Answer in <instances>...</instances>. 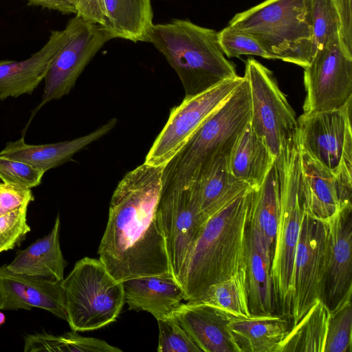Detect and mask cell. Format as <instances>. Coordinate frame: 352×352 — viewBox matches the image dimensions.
Masks as SVG:
<instances>
[{
	"label": "cell",
	"instance_id": "9",
	"mask_svg": "<svg viewBox=\"0 0 352 352\" xmlns=\"http://www.w3.org/2000/svg\"><path fill=\"white\" fill-rule=\"evenodd\" d=\"M352 100L340 109L303 113L298 119L300 151L352 184Z\"/></svg>",
	"mask_w": 352,
	"mask_h": 352
},
{
	"label": "cell",
	"instance_id": "10",
	"mask_svg": "<svg viewBox=\"0 0 352 352\" xmlns=\"http://www.w3.org/2000/svg\"><path fill=\"white\" fill-rule=\"evenodd\" d=\"M243 79L244 76H237L199 94L185 96L171 109L144 162L155 166H166Z\"/></svg>",
	"mask_w": 352,
	"mask_h": 352
},
{
	"label": "cell",
	"instance_id": "5",
	"mask_svg": "<svg viewBox=\"0 0 352 352\" xmlns=\"http://www.w3.org/2000/svg\"><path fill=\"white\" fill-rule=\"evenodd\" d=\"M310 0H266L229 22L252 36L272 59L307 67L313 58Z\"/></svg>",
	"mask_w": 352,
	"mask_h": 352
},
{
	"label": "cell",
	"instance_id": "23",
	"mask_svg": "<svg viewBox=\"0 0 352 352\" xmlns=\"http://www.w3.org/2000/svg\"><path fill=\"white\" fill-rule=\"evenodd\" d=\"M271 263L272 256L266 251L260 234L249 222L244 267L251 316L274 314Z\"/></svg>",
	"mask_w": 352,
	"mask_h": 352
},
{
	"label": "cell",
	"instance_id": "4",
	"mask_svg": "<svg viewBox=\"0 0 352 352\" xmlns=\"http://www.w3.org/2000/svg\"><path fill=\"white\" fill-rule=\"evenodd\" d=\"M250 116V87L244 76L230 96L164 166L162 190L188 187L212 162L229 157Z\"/></svg>",
	"mask_w": 352,
	"mask_h": 352
},
{
	"label": "cell",
	"instance_id": "3",
	"mask_svg": "<svg viewBox=\"0 0 352 352\" xmlns=\"http://www.w3.org/2000/svg\"><path fill=\"white\" fill-rule=\"evenodd\" d=\"M148 42L178 75L185 96L202 93L238 75L224 56L218 32L186 19L153 24Z\"/></svg>",
	"mask_w": 352,
	"mask_h": 352
},
{
	"label": "cell",
	"instance_id": "13",
	"mask_svg": "<svg viewBox=\"0 0 352 352\" xmlns=\"http://www.w3.org/2000/svg\"><path fill=\"white\" fill-rule=\"evenodd\" d=\"M327 234V222L304 211L293 265L291 327L320 299Z\"/></svg>",
	"mask_w": 352,
	"mask_h": 352
},
{
	"label": "cell",
	"instance_id": "32",
	"mask_svg": "<svg viewBox=\"0 0 352 352\" xmlns=\"http://www.w3.org/2000/svg\"><path fill=\"white\" fill-rule=\"evenodd\" d=\"M352 351L351 296L330 311L323 352Z\"/></svg>",
	"mask_w": 352,
	"mask_h": 352
},
{
	"label": "cell",
	"instance_id": "15",
	"mask_svg": "<svg viewBox=\"0 0 352 352\" xmlns=\"http://www.w3.org/2000/svg\"><path fill=\"white\" fill-rule=\"evenodd\" d=\"M326 222L320 299L331 311L352 295V204L342 208Z\"/></svg>",
	"mask_w": 352,
	"mask_h": 352
},
{
	"label": "cell",
	"instance_id": "34",
	"mask_svg": "<svg viewBox=\"0 0 352 352\" xmlns=\"http://www.w3.org/2000/svg\"><path fill=\"white\" fill-rule=\"evenodd\" d=\"M157 320L159 327L158 352H202L173 315Z\"/></svg>",
	"mask_w": 352,
	"mask_h": 352
},
{
	"label": "cell",
	"instance_id": "33",
	"mask_svg": "<svg viewBox=\"0 0 352 352\" xmlns=\"http://www.w3.org/2000/svg\"><path fill=\"white\" fill-rule=\"evenodd\" d=\"M309 12L314 57L318 50L339 34L340 21L333 0H310Z\"/></svg>",
	"mask_w": 352,
	"mask_h": 352
},
{
	"label": "cell",
	"instance_id": "35",
	"mask_svg": "<svg viewBox=\"0 0 352 352\" xmlns=\"http://www.w3.org/2000/svg\"><path fill=\"white\" fill-rule=\"evenodd\" d=\"M45 173L23 161L0 155V179L24 188L38 186Z\"/></svg>",
	"mask_w": 352,
	"mask_h": 352
},
{
	"label": "cell",
	"instance_id": "31",
	"mask_svg": "<svg viewBox=\"0 0 352 352\" xmlns=\"http://www.w3.org/2000/svg\"><path fill=\"white\" fill-rule=\"evenodd\" d=\"M199 300L211 305L235 318L250 317L245 267L226 280L211 285Z\"/></svg>",
	"mask_w": 352,
	"mask_h": 352
},
{
	"label": "cell",
	"instance_id": "36",
	"mask_svg": "<svg viewBox=\"0 0 352 352\" xmlns=\"http://www.w3.org/2000/svg\"><path fill=\"white\" fill-rule=\"evenodd\" d=\"M218 35L221 48L228 58L254 55L272 59L256 39L235 28L228 25L218 32Z\"/></svg>",
	"mask_w": 352,
	"mask_h": 352
},
{
	"label": "cell",
	"instance_id": "11",
	"mask_svg": "<svg viewBox=\"0 0 352 352\" xmlns=\"http://www.w3.org/2000/svg\"><path fill=\"white\" fill-rule=\"evenodd\" d=\"M64 32L63 41L44 78L41 101L32 116L46 103L67 96L87 64L111 39L100 26L76 15L67 21Z\"/></svg>",
	"mask_w": 352,
	"mask_h": 352
},
{
	"label": "cell",
	"instance_id": "28",
	"mask_svg": "<svg viewBox=\"0 0 352 352\" xmlns=\"http://www.w3.org/2000/svg\"><path fill=\"white\" fill-rule=\"evenodd\" d=\"M280 213V196L274 164L260 187L252 190L250 224L260 234L267 253L272 256L274 248Z\"/></svg>",
	"mask_w": 352,
	"mask_h": 352
},
{
	"label": "cell",
	"instance_id": "8",
	"mask_svg": "<svg viewBox=\"0 0 352 352\" xmlns=\"http://www.w3.org/2000/svg\"><path fill=\"white\" fill-rule=\"evenodd\" d=\"M251 98L250 124L274 159L283 150L299 145L295 112L269 69L254 58L245 63Z\"/></svg>",
	"mask_w": 352,
	"mask_h": 352
},
{
	"label": "cell",
	"instance_id": "19",
	"mask_svg": "<svg viewBox=\"0 0 352 352\" xmlns=\"http://www.w3.org/2000/svg\"><path fill=\"white\" fill-rule=\"evenodd\" d=\"M173 316L202 352H239L229 329L234 316L201 300L182 303Z\"/></svg>",
	"mask_w": 352,
	"mask_h": 352
},
{
	"label": "cell",
	"instance_id": "26",
	"mask_svg": "<svg viewBox=\"0 0 352 352\" xmlns=\"http://www.w3.org/2000/svg\"><path fill=\"white\" fill-rule=\"evenodd\" d=\"M291 328L280 314L233 318L229 329L239 352H275Z\"/></svg>",
	"mask_w": 352,
	"mask_h": 352
},
{
	"label": "cell",
	"instance_id": "25",
	"mask_svg": "<svg viewBox=\"0 0 352 352\" xmlns=\"http://www.w3.org/2000/svg\"><path fill=\"white\" fill-rule=\"evenodd\" d=\"M60 220L46 236L37 239L25 250H19L7 267L11 272L30 276L61 281L66 265L60 245Z\"/></svg>",
	"mask_w": 352,
	"mask_h": 352
},
{
	"label": "cell",
	"instance_id": "39",
	"mask_svg": "<svg viewBox=\"0 0 352 352\" xmlns=\"http://www.w3.org/2000/svg\"><path fill=\"white\" fill-rule=\"evenodd\" d=\"M340 21L339 38L344 51L352 56L351 0H333Z\"/></svg>",
	"mask_w": 352,
	"mask_h": 352
},
{
	"label": "cell",
	"instance_id": "24",
	"mask_svg": "<svg viewBox=\"0 0 352 352\" xmlns=\"http://www.w3.org/2000/svg\"><path fill=\"white\" fill-rule=\"evenodd\" d=\"M228 160V156L217 159L191 184L200 210L207 219L235 199L252 190L248 184L232 175Z\"/></svg>",
	"mask_w": 352,
	"mask_h": 352
},
{
	"label": "cell",
	"instance_id": "29",
	"mask_svg": "<svg viewBox=\"0 0 352 352\" xmlns=\"http://www.w3.org/2000/svg\"><path fill=\"white\" fill-rule=\"evenodd\" d=\"M330 311L318 299L292 326L275 352H323Z\"/></svg>",
	"mask_w": 352,
	"mask_h": 352
},
{
	"label": "cell",
	"instance_id": "2",
	"mask_svg": "<svg viewBox=\"0 0 352 352\" xmlns=\"http://www.w3.org/2000/svg\"><path fill=\"white\" fill-rule=\"evenodd\" d=\"M251 197L252 190L206 221L177 279L185 301L201 299L211 285L244 267Z\"/></svg>",
	"mask_w": 352,
	"mask_h": 352
},
{
	"label": "cell",
	"instance_id": "21",
	"mask_svg": "<svg viewBox=\"0 0 352 352\" xmlns=\"http://www.w3.org/2000/svg\"><path fill=\"white\" fill-rule=\"evenodd\" d=\"M117 122L116 118H111L87 135L56 143L29 144L22 137L8 142L0 155L23 161L45 173L69 161L76 153L107 135Z\"/></svg>",
	"mask_w": 352,
	"mask_h": 352
},
{
	"label": "cell",
	"instance_id": "6",
	"mask_svg": "<svg viewBox=\"0 0 352 352\" xmlns=\"http://www.w3.org/2000/svg\"><path fill=\"white\" fill-rule=\"evenodd\" d=\"M280 213L271 263L274 310L289 320L295 251L304 214L299 146L283 150L274 159Z\"/></svg>",
	"mask_w": 352,
	"mask_h": 352
},
{
	"label": "cell",
	"instance_id": "7",
	"mask_svg": "<svg viewBox=\"0 0 352 352\" xmlns=\"http://www.w3.org/2000/svg\"><path fill=\"white\" fill-rule=\"evenodd\" d=\"M72 330L89 331L114 322L125 302L123 282L116 280L101 261L84 257L61 281Z\"/></svg>",
	"mask_w": 352,
	"mask_h": 352
},
{
	"label": "cell",
	"instance_id": "22",
	"mask_svg": "<svg viewBox=\"0 0 352 352\" xmlns=\"http://www.w3.org/2000/svg\"><path fill=\"white\" fill-rule=\"evenodd\" d=\"M129 309L146 311L160 320L173 315L184 300L182 288L172 275L148 276L123 281Z\"/></svg>",
	"mask_w": 352,
	"mask_h": 352
},
{
	"label": "cell",
	"instance_id": "18",
	"mask_svg": "<svg viewBox=\"0 0 352 352\" xmlns=\"http://www.w3.org/2000/svg\"><path fill=\"white\" fill-rule=\"evenodd\" d=\"M304 211L327 221L351 204L352 184L348 183L300 151Z\"/></svg>",
	"mask_w": 352,
	"mask_h": 352
},
{
	"label": "cell",
	"instance_id": "16",
	"mask_svg": "<svg viewBox=\"0 0 352 352\" xmlns=\"http://www.w3.org/2000/svg\"><path fill=\"white\" fill-rule=\"evenodd\" d=\"M76 15L100 26L111 38L148 42L151 0H70Z\"/></svg>",
	"mask_w": 352,
	"mask_h": 352
},
{
	"label": "cell",
	"instance_id": "12",
	"mask_svg": "<svg viewBox=\"0 0 352 352\" xmlns=\"http://www.w3.org/2000/svg\"><path fill=\"white\" fill-rule=\"evenodd\" d=\"M304 113L340 109L352 100V56L342 47L339 34L304 67Z\"/></svg>",
	"mask_w": 352,
	"mask_h": 352
},
{
	"label": "cell",
	"instance_id": "27",
	"mask_svg": "<svg viewBox=\"0 0 352 352\" xmlns=\"http://www.w3.org/2000/svg\"><path fill=\"white\" fill-rule=\"evenodd\" d=\"M274 162V156L249 122L228 157L230 173L254 190L261 186Z\"/></svg>",
	"mask_w": 352,
	"mask_h": 352
},
{
	"label": "cell",
	"instance_id": "41",
	"mask_svg": "<svg viewBox=\"0 0 352 352\" xmlns=\"http://www.w3.org/2000/svg\"><path fill=\"white\" fill-rule=\"evenodd\" d=\"M6 322V316L3 313L0 311V327Z\"/></svg>",
	"mask_w": 352,
	"mask_h": 352
},
{
	"label": "cell",
	"instance_id": "1",
	"mask_svg": "<svg viewBox=\"0 0 352 352\" xmlns=\"http://www.w3.org/2000/svg\"><path fill=\"white\" fill-rule=\"evenodd\" d=\"M164 167L142 163L125 174L112 195L98 254L119 281L173 276L157 214Z\"/></svg>",
	"mask_w": 352,
	"mask_h": 352
},
{
	"label": "cell",
	"instance_id": "38",
	"mask_svg": "<svg viewBox=\"0 0 352 352\" xmlns=\"http://www.w3.org/2000/svg\"><path fill=\"white\" fill-rule=\"evenodd\" d=\"M34 199L31 189L0 182V217Z\"/></svg>",
	"mask_w": 352,
	"mask_h": 352
},
{
	"label": "cell",
	"instance_id": "37",
	"mask_svg": "<svg viewBox=\"0 0 352 352\" xmlns=\"http://www.w3.org/2000/svg\"><path fill=\"white\" fill-rule=\"evenodd\" d=\"M29 204H25L0 217V253L13 249L30 227L27 223Z\"/></svg>",
	"mask_w": 352,
	"mask_h": 352
},
{
	"label": "cell",
	"instance_id": "17",
	"mask_svg": "<svg viewBox=\"0 0 352 352\" xmlns=\"http://www.w3.org/2000/svg\"><path fill=\"white\" fill-rule=\"evenodd\" d=\"M61 281L16 274L3 265L0 267V309L36 307L67 321Z\"/></svg>",
	"mask_w": 352,
	"mask_h": 352
},
{
	"label": "cell",
	"instance_id": "30",
	"mask_svg": "<svg viewBox=\"0 0 352 352\" xmlns=\"http://www.w3.org/2000/svg\"><path fill=\"white\" fill-rule=\"evenodd\" d=\"M25 352H121L104 340L83 337L72 331L60 336L46 333L28 335L24 340Z\"/></svg>",
	"mask_w": 352,
	"mask_h": 352
},
{
	"label": "cell",
	"instance_id": "20",
	"mask_svg": "<svg viewBox=\"0 0 352 352\" xmlns=\"http://www.w3.org/2000/svg\"><path fill=\"white\" fill-rule=\"evenodd\" d=\"M64 37V30L52 31L43 47L28 59L0 60V100L31 94L44 80Z\"/></svg>",
	"mask_w": 352,
	"mask_h": 352
},
{
	"label": "cell",
	"instance_id": "40",
	"mask_svg": "<svg viewBox=\"0 0 352 352\" xmlns=\"http://www.w3.org/2000/svg\"><path fill=\"white\" fill-rule=\"evenodd\" d=\"M29 6H41L63 14H76L70 0H28Z\"/></svg>",
	"mask_w": 352,
	"mask_h": 352
},
{
	"label": "cell",
	"instance_id": "14",
	"mask_svg": "<svg viewBox=\"0 0 352 352\" xmlns=\"http://www.w3.org/2000/svg\"><path fill=\"white\" fill-rule=\"evenodd\" d=\"M157 214L172 273L177 280L187 256L208 219L200 210L192 185L183 188L162 190Z\"/></svg>",
	"mask_w": 352,
	"mask_h": 352
}]
</instances>
